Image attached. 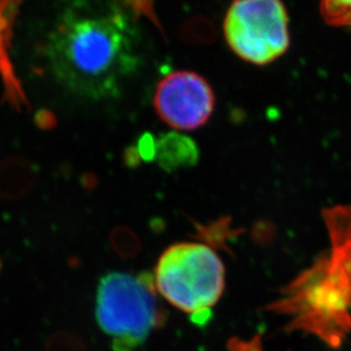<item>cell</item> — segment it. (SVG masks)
<instances>
[{
    "instance_id": "obj_1",
    "label": "cell",
    "mask_w": 351,
    "mask_h": 351,
    "mask_svg": "<svg viewBox=\"0 0 351 351\" xmlns=\"http://www.w3.org/2000/svg\"><path fill=\"white\" fill-rule=\"evenodd\" d=\"M50 71L83 99H114L143 64L134 21L114 0H64L47 36Z\"/></svg>"
},
{
    "instance_id": "obj_2",
    "label": "cell",
    "mask_w": 351,
    "mask_h": 351,
    "mask_svg": "<svg viewBox=\"0 0 351 351\" xmlns=\"http://www.w3.org/2000/svg\"><path fill=\"white\" fill-rule=\"evenodd\" d=\"M154 280L171 305L191 314L195 324L205 325L226 288V269L208 245L182 242L162 252Z\"/></svg>"
},
{
    "instance_id": "obj_3",
    "label": "cell",
    "mask_w": 351,
    "mask_h": 351,
    "mask_svg": "<svg viewBox=\"0 0 351 351\" xmlns=\"http://www.w3.org/2000/svg\"><path fill=\"white\" fill-rule=\"evenodd\" d=\"M154 274L138 276L108 273L100 278L96 319L113 337L114 351H136L154 328H162L167 315L156 305Z\"/></svg>"
},
{
    "instance_id": "obj_4",
    "label": "cell",
    "mask_w": 351,
    "mask_h": 351,
    "mask_svg": "<svg viewBox=\"0 0 351 351\" xmlns=\"http://www.w3.org/2000/svg\"><path fill=\"white\" fill-rule=\"evenodd\" d=\"M223 27L233 53L249 63H272L290 45L288 13L282 0H234Z\"/></svg>"
},
{
    "instance_id": "obj_5",
    "label": "cell",
    "mask_w": 351,
    "mask_h": 351,
    "mask_svg": "<svg viewBox=\"0 0 351 351\" xmlns=\"http://www.w3.org/2000/svg\"><path fill=\"white\" fill-rule=\"evenodd\" d=\"M154 107L159 119L173 129L193 131L208 122L215 108V96L202 75L176 71L159 81Z\"/></svg>"
},
{
    "instance_id": "obj_6",
    "label": "cell",
    "mask_w": 351,
    "mask_h": 351,
    "mask_svg": "<svg viewBox=\"0 0 351 351\" xmlns=\"http://www.w3.org/2000/svg\"><path fill=\"white\" fill-rule=\"evenodd\" d=\"M38 171L34 162L21 157L0 164V197L10 200L23 198L34 190Z\"/></svg>"
},
{
    "instance_id": "obj_7",
    "label": "cell",
    "mask_w": 351,
    "mask_h": 351,
    "mask_svg": "<svg viewBox=\"0 0 351 351\" xmlns=\"http://www.w3.org/2000/svg\"><path fill=\"white\" fill-rule=\"evenodd\" d=\"M110 245L113 252L121 258L131 259L139 255L143 243L131 228L115 226L110 233Z\"/></svg>"
},
{
    "instance_id": "obj_8",
    "label": "cell",
    "mask_w": 351,
    "mask_h": 351,
    "mask_svg": "<svg viewBox=\"0 0 351 351\" xmlns=\"http://www.w3.org/2000/svg\"><path fill=\"white\" fill-rule=\"evenodd\" d=\"M319 12L332 27H351V0H321Z\"/></svg>"
},
{
    "instance_id": "obj_9",
    "label": "cell",
    "mask_w": 351,
    "mask_h": 351,
    "mask_svg": "<svg viewBox=\"0 0 351 351\" xmlns=\"http://www.w3.org/2000/svg\"><path fill=\"white\" fill-rule=\"evenodd\" d=\"M46 351H86L79 335L69 331H57L47 340Z\"/></svg>"
}]
</instances>
